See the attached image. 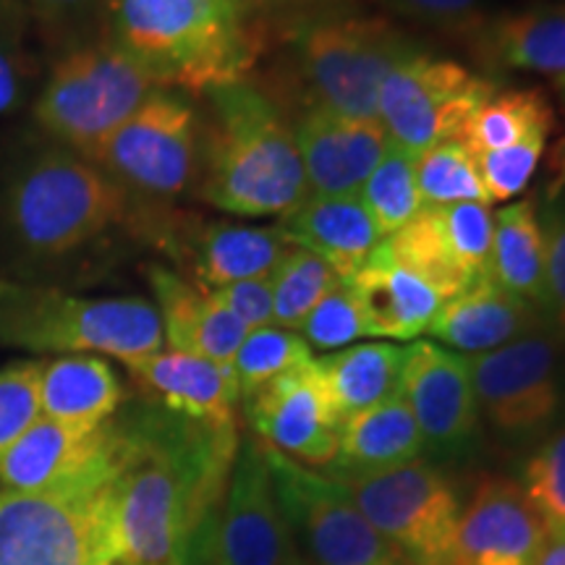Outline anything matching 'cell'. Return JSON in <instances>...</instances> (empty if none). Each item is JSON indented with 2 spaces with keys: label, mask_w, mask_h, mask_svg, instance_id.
Instances as JSON below:
<instances>
[{
  "label": "cell",
  "mask_w": 565,
  "mask_h": 565,
  "mask_svg": "<svg viewBox=\"0 0 565 565\" xmlns=\"http://www.w3.org/2000/svg\"><path fill=\"white\" fill-rule=\"evenodd\" d=\"M542 236H545V307L553 312L557 328L565 333V202H547Z\"/></svg>",
  "instance_id": "7bdbcfd3"
},
{
  "label": "cell",
  "mask_w": 565,
  "mask_h": 565,
  "mask_svg": "<svg viewBox=\"0 0 565 565\" xmlns=\"http://www.w3.org/2000/svg\"><path fill=\"white\" fill-rule=\"evenodd\" d=\"M545 145H515L475 154L479 179H482L487 202H508L526 189L536 166H540Z\"/></svg>",
  "instance_id": "b9f144b4"
},
{
  "label": "cell",
  "mask_w": 565,
  "mask_h": 565,
  "mask_svg": "<svg viewBox=\"0 0 565 565\" xmlns=\"http://www.w3.org/2000/svg\"><path fill=\"white\" fill-rule=\"evenodd\" d=\"M565 192V137L557 141L553 154H550V183H547V202L561 200Z\"/></svg>",
  "instance_id": "681fc988"
},
{
  "label": "cell",
  "mask_w": 565,
  "mask_h": 565,
  "mask_svg": "<svg viewBox=\"0 0 565 565\" xmlns=\"http://www.w3.org/2000/svg\"><path fill=\"white\" fill-rule=\"evenodd\" d=\"M158 89L150 71L105 38L53 61L34 121L55 145L89 158Z\"/></svg>",
  "instance_id": "52a82bcc"
},
{
  "label": "cell",
  "mask_w": 565,
  "mask_h": 565,
  "mask_svg": "<svg viewBox=\"0 0 565 565\" xmlns=\"http://www.w3.org/2000/svg\"><path fill=\"white\" fill-rule=\"evenodd\" d=\"M521 487L547 526H565V429L529 458Z\"/></svg>",
  "instance_id": "ab89813d"
},
{
  "label": "cell",
  "mask_w": 565,
  "mask_h": 565,
  "mask_svg": "<svg viewBox=\"0 0 565 565\" xmlns=\"http://www.w3.org/2000/svg\"><path fill=\"white\" fill-rule=\"evenodd\" d=\"M162 343L152 301L79 296L0 275V345L34 353H105L129 366L162 351Z\"/></svg>",
  "instance_id": "5b68a950"
},
{
  "label": "cell",
  "mask_w": 565,
  "mask_h": 565,
  "mask_svg": "<svg viewBox=\"0 0 565 565\" xmlns=\"http://www.w3.org/2000/svg\"><path fill=\"white\" fill-rule=\"evenodd\" d=\"M395 3L406 13H414V17L450 21L469 17L479 6V0H395Z\"/></svg>",
  "instance_id": "bcb514c9"
},
{
  "label": "cell",
  "mask_w": 565,
  "mask_h": 565,
  "mask_svg": "<svg viewBox=\"0 0 565 565\" xmlns=\"http://www.w3.org/2000/svg\"><path fill=\"white\" fill-rule=\"evenodd\" d=\"M536 322L532 303L482 275L443 303L427 333L450 349L477 356L534 333Z\"/></svg>",
  "instance_id": "603a6c76"
},
{
  "label": "cell",
  "mask_w": 565,
  "mask_h": 565,
  "mask_svg": "<svg viewBox=\"0 0 565 565\" xmlns=\"http://www.w3.org/2000/svg\"><path fill=\"white\" fill-rule=\"evenodd\" d=\"M124 404V385L113 366L92 353H66L42 364L40 408L45 419L97 429Z\"/></svg>",
  "instance_id": "484cf974"
},
{
  "label": "cell",
  "mask_w": 565,
  "mask_h": 565,
  "mask_svg": "<svg viewBox=\"0 0 565 565\" xmlns=\"http://www.w3.org/2000/svg\"><path fill=\"white\" fill-rule=\"evenodd\" d=\"M154 309L171 351L192 353L231 366L249 328L207 288L183 280L166 267H150Z\"/></svg>",
  "instance_id": "44dd1931"
},
{
  "label": "cell",
  "mask_w": 565,
  "mask_h": 565,
  "mask_svg": "<svg viewBox=\"0 0 565 565\" xmlns=\"http://www.w3.org/2000/svg\"><path fill=\"white\" fill-rule=\"evenodd\" d=\"M108 565H134V563H129V561H124V557H116V561H113V563H108Z\"/></svg>",
  "instance_id": "816d5d0a"
},
{
  "label": "cell",
  "mask_w": 565,
  "mask_h": 565,
  "mask_svg": "<svg viewBox=\"0 0 565 565\" xmlns=\"http://www.w3.org/2000/svg\"><path fill=\"white\" fill-rule=\"evenodd\" d=\"M534 565H565V526H547L545 545Z\"/></svg>",
  "instance_id": "c3c4849f"
},
{
  "label": "cell",
  "mask_w": 565,
  "mask_h": 565,
  "mask_svg": "<svg viewBox=\"0 0 565 565\" xmlns=\"http://www.w3.org/2000/svg\"><path fill=\"white\" fill-rule=\"evenodd\" d=\"M118 550L134 565H179L189 536L223 503L238 456L236 424L186 419L152 404L113 416Z\"/></svg>",
  "instance_id": "6da1fadb"
},
{
  "label": "cell",
  "mask_w": 565,
  "mask_h": 565,
  "mask_svg": "<svg viewBox=\"0 0 565 565\" xmlns=\"http://www.w3.org/2000/svg\"><path fill=\"white\" fill-rule=\"evenodd\" d=\"M343 482L364 519L406 565H454L461 503L454 484L433 463L416 458Z\"/></svg>",
  "instance_id": "ba28073f"
},
{
  "label": "cell",
  "mask_w": 565,
  "mask_h": 565,
  "mask_svg": "<svg viewBox=\"0 0 565 565\" xmlns=\"http://www.w3.org/2000/svg\"><path fill=\"white\" fill-rule=\"evenodd\" d=\"M259 448L288 526L317 565H406L364 519L343 479L317 475L265 443Z\"/></svg>",
  "instance_id": "30bf717a"
},
{
  "label": "cell",
  "mask_w": 565,
  "mask_h": 565,
  "mask_svg": "<svg viewBox=\"0 0 565 565\" xmlns=\"http://www.w3.org/2000/svg\"><path fill=\"white\" fill-rule=\"evenodd\" d=\"M296 134L309 189L324 196L359 194L391 147L385 126L345 118L324 108L309 110Z\"/></svg>",
  "instance_id": "ac0fdd59"
},
{
  "label": "cell",
  "mask_w": 565,
  "mask_h": 565,
  "mask_svg": "<svg viewBox=\"0 0 565 565\" xmlns=\"http://www.w3.org/2000/svg\"><path fill=\"white\" fill-rule=\"evenodd\" d=\"M291 246L280 225L215 223L204 228L196 244V278L207 291L265 278Z\"/></svg>",
  "instance_id": "83f0119b"
},
{
  "label": "cell",
  "mask_w": 565,
  "mask_h": 565,
  "mask_svg": "<svg viewBox=\"0 0 565 565\" xmlns=\"http://www.w3.org/2000/svg\"><path fill=\"white\" fill-rule=\"evenodd\" d=\"M359 200L370 212L377 231L387 238L422 210L416 189V158L391 145L359 189Z\"/></svg>",
  "instance_id": "836d02e7"
},
{
  "label": "cell",
  "mask_w": 565,
  "mask_h": 565,
  "mask_svg": "<svg viewBox=\"0 0 565 565\" xmlns=\"http://www.w3.org/2000/svg\"><path fill=\"white\" fill-rule=\"evenodd\" d=\"M217 565H301L257 440L238 450L215 519Z\"/></svg>",
  "instance_id": "5bb4252c"
},
{
  "label": "cell",
  "mask_w": 565,
  "mask_h": 565,
  "mask_svg": "<svg viewBox=\"0 0 565 565\" xmlns=\"http://www.w3.org/2000/svg\"><path fill=\"white\" fill-rule=\"evenodd\" d=\"M341 282V275L324 259L301 249V246H291L270 273L273 322H278L286 330L301 328V322L307 320L317 303L330 291H335Z\"/></svg>",
  "instance_id": "d6a6232c"
},
{
  "label": "cell",
  "mask_w": 565,
  "mask_h": 565,
  "mask_svg": "<svg viewBox=\"0 0 565 565\" xmlns=\"http://www.w3.org/2000/svg\"><path fill=\"white\" fill-rule=\"evenodd\" d=\"M487 275L508 294L545 307V236L532 200L508 204L494 215Z\"/></svg>",
  "instance_id": "f1b7e54d"
},
{
  "label": "cell",
  "mask_w": 565,
  "mask_h": 565,
  "mask_svg": "<svg viewBox=\"0 0 565 565\" xmlns=\"http://www.w3.org/2000/svg\"><path fill=\"white\" fill-rule=\"evenodd\" d=\"M398 393L412 408L424 443L437 450H461L477 433L479 406L469 362L435 343L406 349Z\"/></svg>",
  "instance_id": "2e32d148"
},
{
  "label": "cell",
  "mask_w": 565,
  "mask_h": 565,
  "mask_svg": "<svg viewBox=\"0 0 565 565\" xmlns=\"http://www.w3.org/2000/svg\"><path fill=\"white\" fill-rule=\"evenodd\" d=\"M406 349L393 343H359L317 359L324 391L341 424L393 398L401 387Z\"/></svg>",
  "instance_id": "4316f807"
},
{
  "label": "cell",
  "mask_w": 565,
  "mask_h": 565,
  "mask_svg": "<svg viewBox=\"0 0 565 565\" xmlns=\"http://www.w3.org/2000/svg\"><path fill=\"white\" fill-rule=\"evenodd\" d=\"M309 359H312V349L299 333L267 324V328L246 333L231 366L236 374L238 393H242V398H249L254 391H259L278 374L294 370Z\"/></svg>",
  "instance_id": "d590c367"
},
{
  "label": "cell",
  "mask_w": 565,
  "mask_h": 565,
  "mask_svg": "<svg viewBox=\"0 0 565 565\" xmlns=\"http://www.w3.org/2000/svg\"><path fill=\"white\" fill-rule=\"evenodd\" d=\"M152 404L186 419L231 427L233 408L242 398L233 366L207 362L181 351H158L126 366Z\"/></svg>",
  "instance_id": "ffe728a7"
},
{
  "label": "cell",
  "mask_w": 565,
  "mask_h": 565,
  "mask_svg": "<svg viewBox=\"0 0 565 565\" xmlns=\"http://www.w3.org/2000/svg\"><path fill=\"white\" fill-rule=\"evenodd\" d=\"M494 92L461 63L406 55L380 89L377 118L391 145L422 154L443 141H461L471 116Z\"/></svg>",
  "instance_id": "7c38bea8"
},
{
  "label": "cell",
  "mask_w": 565,
  "mask_h": 565,
  "mask_svg": "<svg viewBox=\"0 0 565 565\" xmlns=\"http://www.w3.org/2000/svg\"><path fill=\"white\" fill-rule=\"evenodd\" d=\"M555 126V113L542 89L492 92L471 116L463 145L471 154H482L515 145H545Z\"/></svg>",
  "instance_id": "f546056e"
},
{
  "label": "cell",
  "mask_w": 565,
  "mask_h": 565,
  "mask_svg": "<svg viewBox=\"0 0 565 565\" xmlns=\"http://www.w3.org/2000/svg\"><path fill=\"white\" fill-rule=\"evenodd\" d=\"M385 246L395 263L427 280L445 301L461 294L471 280H477L450 254L435 207H422L412 221L385 238Z\"/></svg>",
  "instance_id": "1f68e13d"
},
{
  "label": "cell",
  "mask_w": 565,
  "mask_h": 565,
  "mask_svg": "<svg viewBox=\"0 0 565 565\" xmlns=\"http://www.w3.org/2000/svg\"><path fill=\"white\" fill-rule=\"evenodd\" d=\"M110 0H26L40 38L55 53V58L74 47L89 45V26L105 11L108 17Z\"/></svg>",
  "instance_id": "74e56055"
},
{
  "label": "cell",
  "mask_w": 565,
  "mask_h": 565,
  "mask_svg": "<svg viewBox=\"0 0 565 565\" xmlns=\"http://www.w3.org/2000/svg\"><path fill=\"white\" fill-rule=\"evenodd\" d=\"M42 364L45 362H13L0 370V458L42 416Z\"/></svg>",
  "instance_id": "f35d334b"
},
{
  "label": "cell",
  "mask_w": 565,
  "mask_h": 565,
  "mask_svg": "<svg viewBox=\"0 0 565 565\" xmlns=\"http://www.w3.org/2000/svg\"><path fill=\"white\" fill-rule=\"evenodd\" d=\"M424 437L404 395L395 393L383 404L351 416L341 429L333 458V475L341 479L377 475L419 458Z\"/></svg>",
  "instance_id": "d4e9b609"
},
{
  "label": "cell",
  "mask_w": 565,
  "mask_h": 565,
  "mask_svg": "<svg viewBox=\"0 0 565 565\" xmlns=\"http://www.w3.org/2000/svg\"><path fill=\"white\" fill-rule=\"evenodd\" d=\"M547 524L511 479H482L461 511L454 565H534Z\"/></svg>",
  "instance_id": "e0dca14e"
},
{
  "label": "cell",
  "mask_w": 565,
  "mask_h": 565,
  "mask_svg": "<svg viewBox=\"0 0 565 565\" xmlns=\"http://www.w3.org/2000/svg\"><path fill=\"white\" fill-rule=\"evenodd\" d=\"M280 228L288 242L317 254L343 280H349L385 238L359 194H309L299 207L282 215Z\"/></svg>",
  "instance_id": "cb8c5ba5"
},
{
  "label": "cell",
  "mask_w": 565,
  "mask_h": 565,
  "mask_svg": "<svg viewBox=\"0 0 565 565\" xmlns=\"http://www.w3.org/2000/svg\"><path fill=\"white\" fill-rule=\"evenodd\" d=\"M487 53L500 66L565 82V9H532L498 19L487 32Z\"/></svg>",
  "instance_id": "4dcf8cb0"
},
{
  "label": "cell",
  "mask_w": 565,
  "mask_h": 565,
  "mask_svg": "<svg viewBox=\"0 0 565 565\" xmlns=\"http://www.w3.org/2000/svg\"><path fill=\"white\" fill-rule=\"evenodd\" d=\"M362 312L366 335L408 341L427 333L445 299L387 252L385 238L366 263L343 280Z\"/></svg>",
  "instance_id": "7402d4cb"
},
{
  "label": "cell",
  "mask_w": 565,
  "mask_h": 565,
  "mask_svg": "<svg viewBox=\"0 0 565 565\" xmlns=\"http://www.w3.org/2000/svg\"><path fill=\"white\" fill-rule=\"evenodd\" d=\"M118 445L84 475L40 492L0 494V565H108L121 557Z\"/></svg>",
  "instance_id": "8992f818"
},
{
  "label": "cell",
  "mask_w": 565,
  "mask_h": 565,
  "mask_svg": "<svg viewBox=\"0 0 565 565\" xmlns=\"http://www.w3.org/2000/svg\"><path fill=\"white\" fill-rule=\"evenodd\" d=\"M113 419L97 429L40 416L0 458V494L40 492L84 475L110 454Z\"/></svg>",
  "instance_id": "d6986e66"
},
{
  "label": "cell",
  "mask_w": 565,
  "mask_h": 565,
  "mask_svg": "<svg viewBox=\"0 0 565 565\" xmlns=\"http://www.w3.org/2000/svg\"><path fill=\"white\" fill-rule=\"evenodd\" d=\"M129 202L121 183L84 154L45 145L0 186V244L32 273L66 263L129 223Z\"/></svg>",
  "instance_id": "7a4b0ae2"
},
{
  "label": "cell",
  "mask_w": 565,
  "mask_h": 565,
  "mask_svg": "<svg viewBox=\"0 0 565 565\" xmlns=\"http://www.w3.org/2000/svg\"><path fill=\"white\" fill-rule=\"evenodd\" d=\"M416 189H419L422 207L487 202L477 160L466 150L463 141H443L433 150L416 154Z\"/></svg>",
  "instance_id": "e575fe53"
},
{
  "label": "cell",
  "mask_w": 565,
  "mask_h": 565,
  "mask_svg": "<svg viewBox=\"0 0 565 565\" xmlns=\"http://www.w3.org/2000/svg\"><path fill=\"white\" fill-rule=\"evenodd\" d=\"M215 519L217 511H212L207 519L194 529V534L189 536L186 547H183V553L179 557V565H217Z\"/></svg>",
  "instance_id": "7dc6e473"
},
{
  "label": "cell",
  "mask_w": 565,
  "mask_h": 565,
  "mask_svg": "<svg viewBox=\"0 0 565 565\" xmlns=\"http://www.w3.org/2000/svg\"><path fill=\"white\" fill-rule=\"evenodd\" d=\"M24 95V68L11 42L0 34V116L17 108Z\"/></svg>",
  "instance_id": "f6af8a7d"
},
{
  "label": "cell",
  "mask_w": 565,
  "mask_h": 565,
  "mask_svg": "<svg viewBox=\"0 0 565 565\" xmlns=\"http://www.w3.org/2000/svg\"><path fill=\"white\" fill-rule=\"evenodd\" d=\"M108 30L160 89L231 87L257 55L242 0H110Z\"/></svg>",
  "instance_id": "277c9868"
},
{
  "label": "cell",
  "mask_w": 565,
  "mask_h": 565,
  "mask_svg": "<svg viewBox=\"0 0 565 565\" xmlns=\"http://www.w3.org/2000/svg\"><path fill=\"white\" fill-rule=\"evenodd\" d=\"M221 299L225 309L242 320L249 330L267 328L273 324V286L270 275L265 278H252L242 282H231V286L212 291Z\"/></svg>",
  "instance_id": "ee69618b"
},
{
  "label": "cell",
  "mask_w": 565,
  "mask_h": 565,
  "mask_svg": "<svg viewBox=\"0 0 565 565\" xmlns=\"http://www.w3.org/2000/svg\"><path fill=\"white\" fill-rule=\"evenodd\" d=\"M301 338L309 343V349L333 351L343 349L356 341V338L366 335L362 312L359 303L349 291V286L341 282L335 291H330L317 307L309 312L307 320L301 322Z\"/></svg>",
  "instance_id": "60d3db41"
},
{
  "label": "cell",
  "mask_w": 565,
  "mask_h": 565,
  "mask_svg": "<svg viewBox=\"0 0 565 565\" xmlns=\"http://www.w3.org/2000/svg\"><path fill=\"white\" fill-rule=\"evenodd\" d=\"M244 3V0H242ZM246 3H257V6H275V3H288V0H246Z\"/></svg>",
  "instance_id": "f907efd6"
},
{
  "label": "cell",
  "mask_w": 565,
  "mask_h": 565,
  "mask_svg": "<svg viewBox=\"0 0 565 565\" xmlns=\"http://www.w3.org/2000/svg\"><path fill=\"white\" fill-rule=\"evenodd\" d=\"M450 254L471 278H482L490 267L494 215L487 202H458L435 207Z\"/></svg>",
  "instance_id": "8d00e7d4"
},
{
  "label": "cell",
  "mask_w": 565,
  "mask_h": 565,
  "mask_svg": "<svg viewBox=\"0 0 565 565\" xmlns=\"http://www.w3.org/2000/svg\"><path fill=\"white\" fill-rule=\"evenodd\" d=\"M202 131L200 196L238 217L288 215L309 196L296 134L275 105L246 84L212 89Z\"/></svg>",
  "instance_id": "3957f363"
},
{
  "label": "cell",
  "mask_w": 565,
  "mask_h": 565,
  "mask_svg": "<svg viewBox=\"0 0 565 565\" xmlns=\"http://www.w3.org/2000/svg\"><path fill=\"white\" fill-rule=\"evenodd\" d=\"M202 129L183 97L158 89L89 154L126 192L175 196L200 175Z\"/></svg>",
  "instance_id": "9c48e42d"
},
{
  "label": "cell",
  "mask_w": 565,
  "mask_h": 565,
  "mask_svg": "<svg viewBox=\"0 0 565 565\" xmlns=\"http://www.w3.org/2000/svg\"><path fill=\"white\" fill-rule=\"evenodd\" d=\"M406 55L398 32L380 19L320 21L301 38V74L317 108L377 121L380 89Z\"/></svg>",
  "instance_id": "8fae6325"
},
{
  "label": "cell",
  "mask_w": 565,
  "mask_h": 565,
  "mask_svg": "<svg viewBox=\"0 0 565 565\" xmlns=\"http://www.w3.org/2000/svg\"><path fill=\"white\" fill-rule=\"evenodd\" d=\"M469 362L477 406L492 427L513 437L545 433L561 408L557 345L545 333H529Z\"/></svg>",
  "instance_id": "4fadbf2b"
},
{
  "label": "cell",
  "mask_w": 565,
  "mask_h": 565,
  "mask_svg": "<svg viewBox=\"0 0 565 565\" xmlns=\"http://www.w3.org/2000/svg\"><path fill=\"white\" fill-rule=\"evenodd\" d=\"M244 401L259 443L301 466L333 463L343 424L330 404L315 356L278 374Z\"/></svg>",
  "instance_id": "9a60e30c"
}]
</instances>
